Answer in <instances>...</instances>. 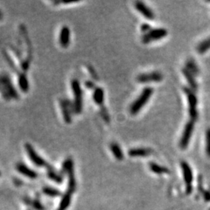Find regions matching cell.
Returning a JSON list of instances; mask_svg holds the SVG:
<instances>
[{
	"label": "cell",
	"mask_w": 210,
	"mask_h": 210,
	"mask_svg": "<svg viewBox=\"0 0 210 210\" xmlns=\"http://www.w3.org/2000/svg\"><path fill=\"white\" fill-rule=\"evenodd\" d=\"M153 93V90L151 87H146L144 88L142 93H140L139 97L136 98V100L131 104L130 107V113L132 115L137 114L142 109L145 104L150 100V97L152 96Z\"/></svg>",
	"instance_id": "obj_1"
},
{
	"label": "cell",
	"mask_w": 210,
	"mask_h": 210,
	"mask_svg": "<svg viewBox=\"0 0 210 210\" xmlns=\"http://www.w3.org/2000/svg\"><path fill=\"white\" fill-rule=\"evenodd\" d=\"M72 90L74 94V108L75 113L80 114L83 109V95H82V90L80 86V82L77 80H73L71 82Z\"/></svg>",
	"instance_id": "obj_2"
},
{
	"label": "cell",
	"mask_w": 210,
	"mask_h": 210,
	"mask_svg": "<svg viewBox=\"0 0 210 210\" xmlns=\"http://www.w3.org/2000/svg\"><path fill=\"white\" fill-rule=\"evenodd\" d=\"M184 91H185V94H186L187 99H188V113H189V116L191 117V121H195L198 118V112H197V97L190 88L185 87L184 88Z\"/></svg>",
	"instance_id": "obj_3"
},
{
	"label": "cell",
	"mask_w": 210,
	"mask_h": 210,
	"mask_svg": "<svg viewBox=\"0 0 210 210\" xmlns=\"http://www.w3.org/2000/svg\"><path fill=\"white\" fill-rule=\"evenodd\" d=\"M167 35V30L164 28L151 29L149 32L143 34L142 41L144 44H149L152 41L160 40Z\"/></svg>",
	"instance_id": "obj_4"
},
{
	"label": "cell",
	"mask_w": 210,
	"mask_h": 210,
	"mask_svg": "<svg viewBox=\"0 0 210 210\" xmlns=\"http://www.w3.org/2000/svg\"><path fill=\"white\" fill-rule=\"evenodd\" d=\"M194 121H189L186 123L184 129L183 133H182L181 138L180 139V146L182 150H185L189 144L191 140V135H192L193 131H194Z\"/></svg>",
	"instance_id": "obj_5"
},
{
	"label": "cell",
	"mask_w": 210,
	"mask_h": 210,
	"mask_svg": "<svg viewBox=\"0 0 210 210\" xmlns=\"http://www.w3.org/2000/svg\"><path fill=\"white\" fill-rule=\"evenodd\" d=\"M163 74L160 72L154 71L151 73H142L139 74L136 78L138 83H159L163 80Z\"/></svg>",
	"instance_id": "obj_6"
},
{
	"label": "cell",
	"mask_w": 210,
	"mask_h": 210,
	"mask_svg": "<svg viewBox=\"0 0 210 210\" xmlns=\"http://www.w3.org/2000/svg\"><path fill=\"white\" fill-rule=\"evenodd\" d=\"M181 169L183 171V177L185 179V183L187 185V192L189 194L191 191V181H192V171L190 167V166L185 161L181 162Z\"/></svg>",
	"instance_id": "obj_7"
},
{
	"label": "cell",
	"mask_w": 210,
	"mask_h": 210,
	"mask_svg": "<svg viewBox=\"0 0 210 210\" xmlns=\"http://www.w3.org/2000/svg\"><path fill=\"white\" fill-rule=\"evenodd\" d=\"M26 151H27L28 157H30V160L34 163L35 165L38 166V167H43V166L46 165V162L41 157H39L38 154L36 152V151L34 150L32 146L30 144L27 143L25 146Z\"/></svg>",
	"instance_id": "obj_8"
},
{
	"label": "cell",
	"mask_w": 210,
	"mask_h": 210,
	"mask_svg": "<svg viewBox=\"0 0 210 210\" xmlns=\"http://www.w3.org/2000/svg\"><path fill=\"white\" fill-rule=\"evenodd\" d=\"M135 9H137L142 16H145L146 19L152 20V19H153L154 17H155L154 13L146 5L144 4L142 2L136 1L135 3Z\"/></svg>",
	"instance_id": "obj_9"
},
{
	"label": "cell",
	"mask_w": 210,
	"mask_h": 210,
	"mask_svg": "<svg viewBox=\"0 0 210 210\" xmlns=\"http://www.w3.org/2000/svg\"><path fill=\"white\" fill-rule=\"evenodd\" d=\"M16 169L18 170V172H19L21 174L27 177V178L34 179V178L37 177V174L35 171L32 170L28 167H27V166L22 163H18L16 165Z\"/></svg>",
	"instance_id": "obj_10"
},
{
	"label": "cell",
	"mask_w": 210,
	"mask_h": 210,
	"mask_svg": "<svg viewBox=\"0 0 210 210\" xmlns=\"http://www.w3.org/2000/svg\"><path fill=\"white\" fill-rule=\"evenodd\" d=\"M70 42V30L68 27L64 26L60 31L59 43L62 47H67Z\"/></svg>",
	"instance_id": "obj_11"
},
{
	"label": "cell",
	"mask_w": 210,
	"mask_h": 210,
	"mask_svg": "<svg viewBox=\"0 0 210 210\" xmlns=\"http://www.w3.org/2000/svg\"><path fill=\"white\" fill-rule=\"evenodd\" d=\"M152 152L150 148H134L129 151V155L132 157H147Z\"/></svg>",
	"instance_id": "obj_12"
},
{
	"label": "cell",
	"mask_w": 210,
	"mask_h": 210,
	"mask_svg": "<svg viewBox=\"0 0 210 210\" xmlns=\"http://www.w3.org/2000/svg\"><path fill=\"white\" fill-rule=\"evenodd\" d=\"M61 108H62V114H63L64 120L66 123H70L72 121L71 119V112H70V108L69 107L67 100H62L60 101Z\"/></svg>",
	"instance_id": "obj_13"
},
{
	"label": "cell",
	"mask_w": 210,
	"mask_h": 210,
	"mask_svg": "<svg viewBox=\"0 0 210 210\" xmlns=\"http://www.w3.org/2000/svg\"><path fill=\"white\" fill-rule=\"evenodd\" d=\"M104 90L101 87L96 88V89L94 90L93 95V98L94 102L98 105H102L103 103H104Z\"/></svg>",
	"instance_id": "obj_14"
},
{
	"label": "cell",
	"mask_w": 210,
	"mask_h": 210,
	"mask_svg": "<svg viewBox=\"0 0 210 210\" xmlns=\"http://www.w3.org/2000/svg\"><path fill=\"white\" fill-rule=\"evenodd\" d=\"M182 73H183L184 75H185V78H186L187 81H188V84H189L190 87H191V90H197V83L196 82H195L194 77H193V75L191 74L186 68L182 69Z\"/></svg>",
	"instance_id": "obj_15"
},
{
	"label": "cell",
	"mask_w": 210,
	"mask_h": 210,
	"mask_svg": "<svg viewBox=\"0 0 210 210\" xmlns=\"http://www.w3.org/2000/svg\"><path fill=\"white\" fill-rule=\"evenodd\" d=\"M197 52L199 54H204L210 49V36L206 40L202 41L198 44L196 47Z\"/></svg>",
	"instance_id": "obj_16"
},
{
	"label": "cell",
	"mask_w": 210,
	"mask_h": 210,
	"mask_svg": "<svg viewBox=\"0 0 210 210\" xmlns=\"http://www.w3.org/2000/svg\"><path fill=\"white\" fill-rule=\"evenodd\" d=\"M110 147H111V152H112V153L114 154V157L119 160H122L124 156H123L122 150H121L120 146H119L116 142H112V143L111 144V146H110Z\"/></svg>",
	"instance_id": "obj_17"
},
{
	"label": "cell",
	"mask_w": 210,
	"mask_h": 210,
	"mask_svg": "<svg viewBox=\"0 0 210 210\" xmlns=\"http://www.w3.org/2000/svg\"><path fill=\"white\" fill-rule=\"evenodd\" d=\"M186 69L191 73L192 75H198L199 73L198 66H197L196 63L193 59H188L186 62Z\"/></svg>",
	"instance_id": "obj_18"
},
{
	"label": "cell",
	"mask_w": 210,
	"mask_h": 210,
	"mask_svg": "<svg viewBox=\"0 0 210 210\" xmlns=\"http://www.w3.org/2000/svg\"><path fill=\"white\" fill-rule=\"evenodd\" d=\"M150 168L152 172L158 174H166L169 173V170L167 167H161V166L155 163H150Z\"/></svg>",
	"instance_id": "obj_19"
},
{
	"label": "cell",
	"mask_w": 210,
	"mask_h": 210,
	"mask_svg": "<svg viewBox=\"0 0 210 210\" xmlns=\"http://www.w3.org/2000/svg\"><path fill=\"white\" fill-rule=\"evenodd\" d=\"M70 199H71V196H70V192L67 193L63 196L62 202L60 203V206L58 209L57 210H65L69 207L70 204Z\"/></svg>",
	"instance_id": "obj_20"
},
{
	"label": "cell",
	"mask_w": 210,
	"mask_h": 210,
	"mask_svg": "<svg viewBox=\"0 0 210 210\" xmlns=\"http://www.w3.org/2000/svg\"><path fill=\"white\" fill-rule=\"evenodd\" d=\"M19 85L23 91L26 92L29 90V83L25 75H21L19 78Z\"/></svg>",
	"instance_id": "obj_21"
},
{
	"label": "cell",
	"mask_w": 210,
	"mask_h": 210,
	"mask_svg": "<svg viewBox=\"0 0 210 210\" xmlns=\"http://www.w3.org/2000/svg\"><path fill=\"white\" fill-rule=\"evenodd\" d=\"M206 152L210 158V129L206 130Z\"/></svg>",
	"instance_id": "obj_22"
},
{
	"label": "cell",
	"mask_w": 210,
	"mask_h": 210,
	"mask_svg": "<svg viewBox=\"0 0 210 210\" xmlns=\"http://www.w3.org/2000/svg\"><path fill=\"white\" fill-rule=\"evenodd\" d=\"M44 193L47 195H50V196H57L60 194L59 191L56 189H54V188H49V187H47V188H44Z\"/></svg>",
	"instance_id": "obj_23"
},
{
	"label": "cell",
	"mask_w": 210,
	"mask_h": 210,
	"mask_svg": "<svg viewBox=\"0 0 210 210\" xmlns=\"http://www.w3.org/2000/svg\"><path fill=\"white\" fill-rule=\"evenodd\" d=\"M48 176L49 178H51V179H52L53 180H55V181L58 182V183H60V182H62V178L59 176L58 174H55L54 171H49L48 172Z\"/></svg>",
	"instance_id": "obj_24"
},
{
	"label": "cell",
	"mask_w": 210,
	"mask_h": 210,
	"mask_svg": "<svg viewBox=\"0 0 210 210\" xmlns=\"http://www.w3.org/2000/svg\"><path fill=\"white\" fill-rule=\"evenodd\" d=\"M32 205H33V207L37 210H43L44 209L43 206H42V205L38 201H37V200H34V201H33Z\"/></svg>",
	"instance_id": "obj_25"
},
{
	"label": "cell",
	"mask_w": 210,
	"mask_h": 210,
	"mask_svg": "<svg viewBox=\"0 0 210 210\" xmlns=\"http://www.w3.org/2000/svg\"><path fill=\"white\" fill-rule=\"evenodd\" d=\"M101 115H102L103 119H104L106 121H109V115H108V112H107L106 109H105L104 108H103V109L101 108Z\"/></svg>",
	"instance_id": "obj_26"
},
{
	"label": "cell",
	"mask_w": 210,
	"mask_h": 210,
	"mask_svg": "<svg viewBox=\"0 0 210 210\" xmlns=\"http://www.w3.org/2000/svg\"><path fill=\"white\" fill-rule=\"evenodd\" d=\"M141 30H142V32H144L146 34V33L149 32V31L151 30V27H150V26L149 25V24H143L142 25V27H141Z\"/></svg>",
	"instance_id": "obj_27"
},
{
	"label": "cell",
	"mask_w": 210,
	"mask_h": 210,
	"mask_svg": "<svg viewBox=\"0 0 210 210\" xmlns=\"http://www.w3.org/2000/svg\"><path fill=\"white\" fill-rule=\"evenodd\" d=\"M86 86L88 89H93V88L94 87V84H93V83H92V82L88 81L86 83Z\"/></svg>",
	"instance_id": "obj_28"
},
{
	"label": "cell",
	"mask_w": 210,
	"mask_h": 210,
	"mask_svg": "<svg viewBox=\"0 0 210 210\" xmlns=\"http://www.w3.org/2000/svg\"><path fill=\"white\" fill-rule=\"evenodd\" d=\"M204 197H205V199H206V201H210V192L209 191H206V192L204 194Z\"/></svg>",
	"instance_id": "obj_29"
},
{
	"label": "cell",
	"mask_w": 210,
	"mask_h": 210,
	"mask_svg": "<svg viewBox=\"0 0 210 210\" xmlns=\"http://www.w3.org/2000/svg\"><path fill=\"white\" fill-rule=\"evenodd\" d=\"M2 18V14H1V12H0V19H1Z\"/></svg>",
	"instance_id": "obj_30"
}]
</instances>
